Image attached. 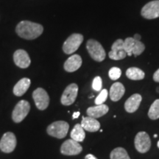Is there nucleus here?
I'll use <instances>...</instances> for the list:
<instances>
[{
    "mask_svg": "<svg viewBox=\"0 0 159 159\" xmlns=\"http://www.w3.org/2000/svg\"><path fill=\"white\" fill-rule=\"evenodd\" d=\"M16 32L19 37L24 39L33 40L42 34L43 27L42 25L38 23L30 21H22L17 25Z\"/></svg>",
    "mask_w": 159,
    "mask_h": 159,
    "instance_id": "1",
    "label": "nucleus"
},
{
    "mask_svg": "<svg viewBox=\"0 0 159 159\" xmlns=\"http://www.w3.org/2000/svg\"><path fill=\"white\" fill-rule=\"evenodd\" d=\"M69 129V125L64 121H57L52 123L47 129L49 136L57 139H63L66 136Z\"/></svg>",
    "mask_w": 159,
    "mask_h": 159,
    "instance_id": "2",
    "label": "nucleus"
},
{
    "mask_svg": "<svg viewBox=\"0 0 159 159\" xmlns=\"http://www.w3.org/2000/svg\"><path fill=\"white\" fill-rule=\"evenodd\" d=\"M86 48L91 58L97 62H101L105 58V52L102 46L98 41L90 39L87 41Z\"/></svg>",
    "mask_w": 159,
    "mask_h": 159,
    "instance_id": "3",
    "label": "nucleus"
},
{
    "mask_svg": "<svg viewBox=\"0 0 159 159\" xmlns=\"http://www.w3.org/2000/svg\"><path fill=\"white\" fill-rule=\"evenodd\" d=\"M83 41V36L79 33L71 35L65 41L63 45V50L66 54L71 55L76 52Z\"/></svg>",
    "mask_w": 159,
    "mask_h": 159,
    "instance_id": "4",
    "label": "nucleus"
},
{
    "mask_svg": "<svg viewBox=\"0 0 159 159\" xmlns=\"http://www.w3.org/2000/svg\"><path fill=\"white\" fill-rule=\"evenodd\" d=\"M30 110V105L27 101L24 99L19 101L15 106L12 114V119L13 122L19 123L23 121L29 114Z\"/></svg>",
    "mask_w": 159,
    "mask_h": 159,
    "instance_id": "5",
    "label": "nucleus"
},
{
    "mask_svg": "<svg viewBox=\"0 0 159 159\" xmlns=\"http://www.w3.org/2000/svg\"><path fill=\"white\" fill-rule=\"evenodd\" d=\"M135 148L140 153H145L150 150L151 140L149 135L144 131L139 132L135 138Z\"/></svg>",
    "mask_w": 159,
    "mask_h": 159,
    "instance_id": "6",
    "label": "nucleus"
},
{
    "mask_svg": "<svg viewBox=\"0 0 159 159\" xmlns=\"http://www.w3.org/2000/svg\"><path fill=\"white\" fill-rule=\"evenodd\" d=\"M16 144L15 134L12 132H7L3 135L0 141V150L5 153H10L15 150Z\"/></svg>",
    "mask_w": 159,
    "mask_h": 159,
    "instance_id": "7",
    "label": "nucleus"
},
{
    "mask_svg": "<svg viewBox=\"0 0 159 159\" xmlns=\"http://www.w3.org/2000/svg\"><path fill=\"white\" fill-rule=\"evenodd\" d=\"M33 98L35 105L39 110L43 111L47 108L49 104V97L47 92L42 88H38L33 91Z\"/></svg>",
    "mask_w": 159,
    "mask_h": 159,
    "instance_id": "8",
    "label": "nucleus"
},
{
    "mask_svg": "<svg viewBox=\"0 0 159 159\" xmlns=\"http://www.w3.org/2000/svg\"><path fill=\"white\" fill-rule=\"evenodd\" d=\"M83 151V148L79 142L73 139H68L61 147V152L65 156H76Z\"/></svg>",
    "mask_w": 159,
    "mask_h": 159,
    "instance_id": "9",
    "label": "nucleus"
},
{
    "mask_svg": "<svg viewBox=\"0 0 159 159\" xmlns=\"http://www.w3.org/2000/svg\"><path fill=\"white\" fill-rule=\"evenodd\" d=\"M78 93V85L71 83L66 88L61 96V102L63 105H71L75 102Z\"/></svg>",
    "mask_w": 159,
    "mask_h": 159,
    "instance_id": "10",
    "label": "nucleus"
},
{
    "mask_svg": "<svg viewBox=\"0 0 159 159\" xmlns=\"http://www.w3.org/2000/svg\"><path fill=\"white\" fill-rule=\"evenodd\" d=\"M141 14L148 19H153L159 17V0H155L146 4L142 9Z\"/></svg>",
    "mask_w": 159,
    "mask_h": 159,
    "instance_id": "11",
    "label": "nucleus"
},
{
    "mask_svg": "<svg viewBox=\"0 0 159 159\" xmlns=\"http://www.w3.org/2000/svg\"><path fill=\"white\" fill-rule=\"evenodd\" d=\"M15 64L21 69H27L31 63L29 55L24 49H18L13 54Z\"/></svg>",
    "mask_w": 159,
    "mask_h": 159,
    "instance_id": "12",
    "label": "nucleus"
},
{
    "mask_svg": "<svg viewBox=\"0 0 159 159\" xmlns=\"http://www.w3.org/2000/svg\"><path fill=\"white\" fill-rule=\"evenodd\" d=\"M142 97L139 94H134L129 97L125 103V109L127 112L134 113L138 110L142 102Z\"/></svg>",
    "mask_w": 159,
    "mask_h": 159,
    "instance_id": "13",
    "label": "nucleus"
},
{
    "mask_svg": "<svg viewBox=\"0 0 159 159\" xmlns=\"http://www.w3.org/2000/svg\"><path fill=\"white\" fill-rule=\"evenodd\" d=\"M82 65V58L79 55H73L64 63L63 67L68 72H74L80 69Z\"/></svg>",
    "mask_w": 159,
    "mask_h": 159,
    "instance_id": "14",
    "label": "nucleus"
},
{
    "mask_svg": "<svg viewBox=\"0 0 159 159\" xmlns=\"http://www.w3.org/2000/svg\"><path fill=\"white\" fill-rule=\"evenodd\" d=\"M80 125L85 130L89 132H97L100 128V123L96 119L90 116H83Z\"/></svg>",
    "mask_w": 159,
    "mask_h": 159,
    "instance_id": "15",
    "label": "nucleus"
},
{
    "mask_svg": "<svg viewBox=\"0 0 159 159\" xmlns=\"http://www.w3.org/2000/svg\"><path fill=\"white\" fill-rule=\"evenodd\" d=\"M109 108L108 105L102 104V105H96V106L90 107L87 109V114L88 116L92 117V118H99L104 116L108 112Z\"/></svg>",
    "mask_w": 159,
    "mask_h": 159,
    "instance_id": "16",
    "label": "nucleus"
},
{
    "mask_svg": "<svg viewBox=\"0 0 159 159\" xmlns=\"http://www.w3.org/2000/svg\"><path fill=\"white\" fill-rule=\"evenodd\" d=\"M125 92V89L121 83H115L111 85L110 89V98L114 102H117L123 97Z\"/></svg>",
    "mask_w": 159,
    "mask_h": 159,
    "instance_id": "17",
    "label": "nucleus"
},
{
    "mask_svg": "<svg viewBox=\"0 0 159 159\" xmlns=\"http://www.w3.org/2000/svg\"><path fill=\"white\" fill-rule=\"evenodd\" d=\"M31 80L27 77L21 79L15 85L13 88V94L17 97H21L23 94H25L28 89L30 86Z\"/></svg>",
    "mask_w": 159,
    "mask_h": 159,
    "instance_id": "18",
    "label": "nucleus"
},
{
    "mask_svg": "<svg viewBox=\"0 0 159 159\" xmlns=\"http://www.w3.org/2000/svg\"><path fill=\"white\" fill-rule=\"evenodd\" d=\"M70 136L71 139L77 142H83L85 137V130L83 128L80 124H76L71 130Z\"/></svg>",
    "mask_w": 159,
    "mask_h": 159,
    "instance_id": "19",
    "label": "nucleus"
},
{
    "mask_svg": "<svg viewBox=\"0 0 159 159\" xmlns=\"http://www.w3.org/2000/svg\"><path fill=\"white\" fill-rule=\"evenodd\" d=\"M126 76L133 80H141L144 78L145 74L142 69L136 67H131L126 71Z\"/></svg>",
    "mask_w": 159,
    "mask_h": 159,
    "instance_id": "20",
    "label": "nucleus"
},
{
    "mask_svg": "<svg viewBox=\"0 0 159 159\" xmlns=\"http://www.w3.org/2000/svg\"><path fill=\"white\" fill-rule=\"evenodd\" d=\"M111 159H130L128 152L122 148H116L111 151Z\"/></svg>",
    "mask_w": 159,
    "mask_h": 159,
    "instance_id": "21",
    "label": "nucleus"
},
{
    "mask_svg": "<svg viewBox=\"0 0 159 159\" xmlns=\"http://www.w3.org/2000/svg\"><path fill=\"white\" fill-rule=\"evenodd\" d=\"M148 116L152 120H156L159 118V99L155 100L151 105L148 111Z\"/></svg>",
    "mask_w": 159,
    "mask_h": 159,
    "instance_id": "22",
    "label": "nucleus"
},
{
    "mask_svg": "<svg viewBox=\"0 0 159 159\" xmlns=\"http://www.w3.org/2000/svg\"><path fill=\"white\" fill-rule=\"evenodd\" d=\"M136 40L134 38H127L124 41V49L125 51L127 52V55L131 56L133 55L132 52L134 49V47L136 43Z\"/></svg>",
    "mask_w": 159,
    "mask_h": 159,
    "instance_id": "23",
    "label": "nucleus"
},
{
    "mask_svg": "<svg viewBox=\"0 0 159 159\" xmlns=\"http://www.w3.org/2000/svg\"><path fill=\"white\" fill-rule=\"evenodd\" d=\"M108 56L111 59L115 60V61H119L125 58L127 56V52L125 50H119V51H112L109 52Z\"/></svg>",
    "mask_w": 159,
    "mask_h": 159,
    "instance_id": "24",
    "label": "nucleus"
},
{
    "mask_svg": "<svg viewBox=\"0 0 159 159\" xmlns=\"http://www.w3.org/2000/svg\"><path fill=\"white\" fill-rule=\"evenodd\" d=\"M108 96V92L107 89H102L101 90L99 94L95 99V104L96 105H102L106 101Z\"/></svg>",
    "mask_w": 159,
    "mask_h": 159,
    "instance_id": "25",
    "label": "nucleus"
},
{
    "mask_svg": "<svg viewBox=\"0 0 159 159\" xmlns=\"http://www.w3.org/2000/svg\"><path fill=\"white\" fill-rule=\"evenodd\" d=\"M145 49V46L142 42H141L140 41H136L135 46L133 49V55L134 56H139V55H141Z\"/></svg>",
    "mask_w": 159,
    "mask_h": 159,
    "instance_id": "26",
    "label": "nucleus"
},
{
    "mask_svg": "<svg viewBox=\"0 0 159 159\" xmlns=\"http://www.w3.org/2000/svg\"><path fill=\"white\" fill-rule=\"evenodd\" d=\"M108 75L112 80H116L122 75V71L118 67H113L109 70Z\"/></svg>",
    "mask_w": 159,
    "mask_h": 159,
    "instance_id": "27",
    "label": "nucleus"
},
{
    "mask_svg": "<svg viewBox=\"0 0 159 159\" xmlns=\"http://www.w3.org/2000/svg\"><path fill=\"white\" fill-rule=\"evenodd\" d=\"M102 87V80L100 77L97 76L95 77L92 83V88L94 91H101Z\"/></svg>",
    "mask_w": 159,
    "mask_h": 159,
    "instance_id": "28",
    "label": "nucleus"
},
{
    "mask_svg": "<svg viewBox=\"0 0 159 159\" xmlns=\"http://www.w3.org/2000/svg\"><path fill=\"white\" fill-rule=\"evenodd\" d=\"M111 50L112 51H119V50H125L124 49V41L122 39L116 40L115 42L113 43L111 47Z\"/></svg>",
    "mask_w": 159,
    "mask_h": 159,
    "instance_id": "29",
    "label": "nucleus"
},
{
    "mask_svg": "<svg viewBox=\"0 0 159 159\" xmlns=\"http://www.w3.org/2000/svg\"><path fill=\"white\" fill-rule=\"evenodd\" d=\"M153 80L156 81V82L159 83V69L154 73Z\"/></svg>",
    "mask_w": 159,
    "mask_h": 159,
    "instance_id": "30",
    "label": "nucleus"
},
{
    "mask_svg": "<svg viewBox=\"0 0 159 159\" xmlns=\"http://www.w3.org/2000/svg\"><path fill=\"white\" fill-rule=\"evenodd\" d=\"M85 159H97L94 155L92 154H88L85 157Z\"/></svg>",
    "mask_w": 159,
    "mask_h": 159,
    "instance_id": "31",
    "label": "nucleus"
},
{
    "mask_svg": "<svg viewBox=\"0 0 159 159\" xmlns=\"http://www.w3.org/2000/svg\"><path fill=\"white\" fill-rule=\"evenodd\" d=\"M80 112L79 111H77V112H75L74 114H73V115H72V117H73V119H77L79 117V116H80Z\"/></svg>",
    "mask_w": 159,
    "mask_h": 159,
    "instance_id": "32",
    "label": "nucleus"
},
{
    "mask_svg": "<svg viewBox=\"0 0 159 159\" xmlns=\"http://www.w3.org/2000/svg\"><path fill=\"white\" fill-rule=\"evenodd\" d=\"M134 39L136 40V41H140L141 39V35L139 34H135L134 36Z\"/></svg>",
    "mask_w": 159,
    "mask_h": 159,
    "instance_id": "33",
    "label": "nucleus"
},
{
    "mask_svg": "<svg viewBox=\"0 0 159 159\" xmlns=\"http://www.w3.org/2000/svg\"><path fill=\"white\" fill-rule=\"evenodd\" d=\"M157 136H158V135H157V134L154 135V138H157Z\"/></svg>",
    "mask_w": 159,
    "mask_h": 159,
    "instance_id": "34",
    "label": "nucleus"
},
{
    "mask_svg": "<svg viewBox=\"0 0 159 159\" xmlns=\"http://www.w3.org/2000/svg\"><path fill=\"white\" fill-rule=\"evenodd\" d=\"M157 145H158V148H159V141L158 142V144H157Z\"/></svg>",
    "mask_w": 159,
    "mask_h": 159,
    "instance_id": "35",
    "label": "nucleus"
},
{
    "mask_svg": "<svg viewBox=\"0 0 159 159\" xmlns=\"http://www.w3.org/2000/svg\"><path fill=\"white\" fill-rule=\"evenodd\" d=\"M157 91H158V92H159V88H158V89H157Z\"/></svg>",
    "mask_w": 159,
    "mask_h": 159,
    "instance_id": "36",
    "label": "nucleus"
}]
</instances>
